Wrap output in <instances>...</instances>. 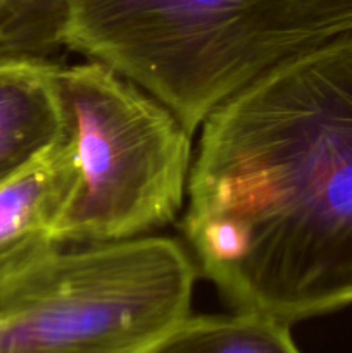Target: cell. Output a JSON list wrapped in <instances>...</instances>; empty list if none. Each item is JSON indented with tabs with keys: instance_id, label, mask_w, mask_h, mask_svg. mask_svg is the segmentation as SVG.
Listing matches in <instances>:
<instances>
[{
	"instance_id": "3",
	"label": "cell",
	"mask_w": 352,
	"mask_h": 353,
	"mask_svg": "<svg viewBox=\"0 0 352 353\" xmlns=\"http://www.w3.org/2000/svg\"><path fill=\"white\" fill-rule=\"evenodd\" d=\"M55 92L76 181L55 228L64 245L147 236L178 219L192 131L161 100L107 64H57Z\"/></svg>"
},
{
	"instance_id": "5",
	"label": "cell",
	"mask_w": 352,
	"mask_h": 353,
	"mask_svg": "<svg viewBox=\"0 0 352 353\" xmlns=\"http://www.w3.org/2000/svg\"><path fill=\"white\" fill-rule=\"evenodd\" d=\"M75 181V161L62 140L0 185V285L62 247L55 228Z\"/></svg>"
},
{
	"instance_id": "2",
	"label": "cell",
	"mask_w": 352,
	"mask_h": 353,
	"mask_svg": "<svg viewBox=\"0 0 352 353\" xmlns=\"http://www.w3.org/2000/svg\"><path fill=\"white\" fill-rule=\"evenodd\" d=\"M352 34V0H71L66 47L161 100L195 133L269 69Z\"/></svg>"
},
{
	"instance_id": "4",
	"label": "cell",
	"mask_w": 352,
	"mask_h": 353,
	"mask_svg": "<svg viewBox=\"0 0 352 353\" xmlns=\"http://www.w3.org/2000/svg\"><path fill=\"white\" fill-rule=\"evenodd\" d=\"M197 272L155 234L59 247L0 285V353H144L190 314Z\"/></svg>"
},
{
	"instance_id": "6",
	"label": "cell",
	"mask_w": 352,
	"mask_h": 353,
	"mask_svg": "<svg viewBox=\"0 0 352 353\" xmlns=\"http://www.w3.org/2000/svg\"><path fill=\"white\" fill-rule=\"evenodd\" d=\"M57 62H0V185L64 140Z\"/></svg>"
},
{
	"instance_id": "1",
	"label": "cell",
	"mask_w": 352,
	"mask_h": 353,
	"mask_svg": "<svg viewBox=\"0 0 352 353\" xmlns=\"http://www.w3.org/2000/svg\"><path fill=\"white\" fill-rule=\"evenodd\" d=\"M179 230L237 312L292 326L352 303V34L200 124Z\"/></svg>"
},
{
	"instance_id": "7",
	"label": "cell",
	"mask_w": 352,
	"mask_h": 353,
	"mask_svg": "<svg viewBox=\"0 0 352 353\" xmlns=\"http://www.w3.org/2000/svg\"><path fill=\"white\" fill-rule=\"evenodd\" d=\"M144 353H302L290 326L257 314L186 316Z\"/></svg>"
},
{
	"instance_id": "8",
	"label": "cell",
	"mask_w": 352,
	"mask_h": 353,
	"mask_svg": "<svg viewBox=\"0 0 352 353\" xmlns=\"http://www.w3.org/2000/svg\"><path fill=\"white\" fill-rule=\"evenodd\" d=\"M71 0H0V62L61 64Z\"/></svg>"
}]
</instances>
